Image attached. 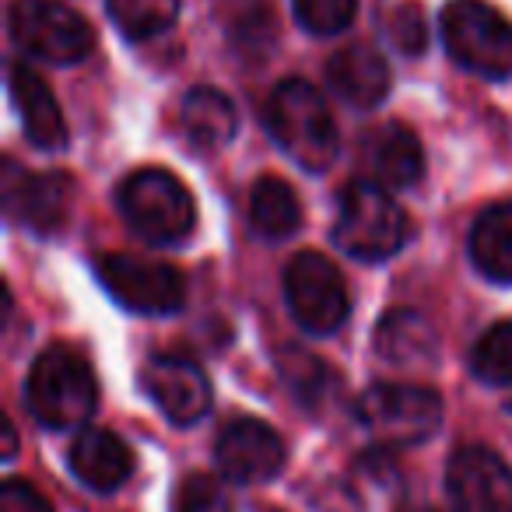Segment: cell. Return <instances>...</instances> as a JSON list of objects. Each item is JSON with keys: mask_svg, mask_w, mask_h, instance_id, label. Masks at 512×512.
I'll use <instances>...</instances> for the list:
<instances>
[{"mask_svg": "<svg viewBox=\"0 0 512 512\" xmlns=\"http://www.w3.org/2000/svg\"><path fill=\"white\" fill-rule=\"evenodd\" d=\"M407 235L411 218L376 179H355L341 190L334 239L348 256L362 264H383L404 249Z\"/></svg>", "mask_w": 512, "mask_h": 512, "instance_id": "1", "label": "cell"}, {"mask_svg": "<svg viewBox=\"0 0 512 512\" xmlns=\"http://www.w3.org/2000/svg\"><path fill=\"white\" fill-rule=\"evenodd\" d=\"M267 130L306 172H323L334 165L341 137L327 99L309 81L292 78L274 88L267 102Z\"/></svg>", "mask_w": 512, "mask_h": 512, "instance_id": "2", "label": "cell"}, {"mask_svg": "<svg viewBox=\"0 0 512 512\" xmlns=\"http://www.w3.org/2000/svg\"><path fill=\"white\" fill-rule=\"evenodd\" d=\"M25 400L39 425L67 432L81 428L95 414L99 386L81 355H74L71 348H46L29 369Z\"/></svg>", "mask_w": 512, "mask_h": 512, "instance_id": "3", "label": "cell"}, {"mask_svg": "<svg viewBox=\"0 0 512 512\" xmlns=\"http://www.w3.org/2000/svg\"><path fill=\"white\" fill-rule=\"evenodd\" d=\"M116 204H120L127 225L141 239L158 242V246L183 242L197 221V204L183 179L172 176L169 169H155V165L130 172L116 190Z\"/></svg>", "mask_w": 512, "mask_h": 512, "instance_id": "4", "label": "cell"}, {"mask_svg": "<svg viewBox=\"0 0 512 512\" xmlns=\"http://www.w3.org/2000/svg\"><path fill=\"white\" fill-rule=\"evenodd\" d=\"M442 43L456 64L481 78H512V22L488 0H449L442 11Z\"/></svg>", "mask_w": 512, "mask_h": 512, "instance_id": "5", "label": "cell"}, {"mask_svg": "<svg viewBox=\"0 0 512 512\" xmlns=\"http://www.w3.org/2000/svg\"><path fill=\"white\" fill-rule=\"evenodd\" d=\"M355 411L383 446H418L442 428V397L414 383L372 386L358 397Z\"/></svg>", "mask_w": 512, "mask_h": 512, "instance_id": "6", "label": "cell"}, {"mask_svg": "<svg viewBox=\"0 0 512 512\" xmlns=\"http://www.w3.org/2000/svg\"><path fill=\"white\" fill-rule=\"evenodd\" d=\"M8 22L15 43L46 64H78L95 50L92 25L60 0H15Z\"/></svg>", "mask_w": 512, "mask_h": 512, "instance_id": "7", "label": "cell"}, {"mask_svg": "<svg viewBox=\"0 0 512 512\" xmlns=\"http://www.w3.org/2000/svg\"><path fill=\"white\" fill-rule=\"evenodd\" d=\"M285 302L309 334H337L351 316L348 281L323 253H299L285 271Z\"/></svg>", "mask_w": 512, "mask_h": 512, "instance_id": "8", "label": "cell"}, {"mask_svg": "<svg viewBox=\"0 0 512 512\" xmlns=\"http://www.w3.org/2000/svg\"><path fill=\"white\" fill-rule=\"evenodd\" d=\"M95 274L120 306L144 316L179 313L186 302V278L172 264L144 260V256L113 253L95 260Z\"/></svg>", "mask_w": 512, "mask_h": 512, "instance_id": "9", "label": "cell"}, {"mask_svg": "<svg viewBox=\"0 0 512 512\" xmlns=\"http://www.w3.org/2000/svg\"><path fill=\"white\" fill-rule=\"evenodd\" d=\"M453 512H512V467L488 446H460L446 467Z\"/></svg>", "mask_w": 512, "mask_h": 512, "instance_id": "10", "label": "cell"}, {"mask_svg": "<svg viewBox=\"0 0 512 512\" xmlns=\"http://www.w3.org/2000/svg\"><path fill=\"white\" fill-rule=\"evenodd\" d=\"M214 460L228 481L264 484L285 467V442L267 421L235 418L221 428L218 442H214Z\"/></svg>", "mask_w": 512, "mask_h": 512, "instance_id": "11", "label": "cell"}, {"mask_svg": "<svg viewBox=\"0 0 512 512\" xmlns=\"http://www.w3.org/2000/svg\"><path fill=\"white\" fill-rule=\"evenodd\" d=\"M4 204L8 214L39 235H53L67 225L74 204V183L67 172H22L4 162Z\"/></svg>", "mask_w": 512, "mask_h": 512, "instance_id": "12", "label": "cell"}, {"mask_svg": "<svg viewBox=\"0 0 512 512\" xmlns=\"http://www.w3.org/2000/svg\"><path fill=\"white\" fill-rule=\"evenodd\" d=\"M144 393L172 425H197L211 411V379L200 365L179 355H155L144 362L141 372Z\"/></svg>", "mask_w": 512, "mask_h": 512, "instance_id": "13", "label": "cell"}, {"mask_svg": "<svg viewBox=\"0 0 512 512\" xmlns=\"http://www.w3.org/2000/svg\"><path fill=\"white\" fill-rule=\"evenodd\" d=\"M71 470L85 488L92 491H116L120 484L130 481L134 474V453L130 446L109 428H85L78 439L71 442Z\"/></svg>", "mask_w": 512, "mask_h": 512, "instance_id": "14", "label": "cell"}, {"mask_svg": "<svg viewBox=\"0 0 512 512\" xmlns=\"http://www.w3.org/2000/svg\"><path fill=\"white\" fill-rule=\"evenodd\" d=\"M11 99H15L18 113H22L25 134L36 148L60 151L67 144V123L60 113L57 99H53L50 85L32 71L29 64H11Z\"/></svg>", "mask_w": 512, "mask_h": 512, "instance_id": "15", "label": "cell"}, {"mask_svg": "<svg viewBox=\"0 0 512 512\" xmlns=\"http://www.w3.org/2000/svg\"><path fill=\"white\" fill-rule=\"evenodd\" d=\"M330 88L348 106L372 109L390 95V64L372 46H344L327 67Z\"/></svg>", "mask_w": 512, "mask_h": 512, "instance_id": "16", "label": "cell"}, {"mask_svg": "<svg viewBox=\"0 0 512 512\" xmlns=\"http://www.w3.org/2000/svg\"><path fill=\"white\" fill-rule=\"evenodd\" d=\"M365 155H369L372 179L386 190H407L425 176V151L404 123H386L372 130L365 141Z\"/></svg>", "mask_w": 512, "mask_h": 512, "instance_id": "17", "label": "cell"}, {"mask_svg": "<svg viewBox=\"0 0 512 512\" xmlns=\"http://www.w3.org/2000/svg\"><path fill=\"white\" fill-rule=\"evenodd\" d=\"M376 355L397 369H418V365L435 362L439 337H435L432 323L414 309H393L376 327Z\"/></svg>", "mask_w": 512, "mask_h": 512, "instance_id": "18", "label": "cell"}, {"mask_svg": "<svg viewBox=\"0 0 512 512\" xmlns=\"http://www.w3.org/2000/svg\"><path fill=\"white\" fill-rule=\"evenodd\" d=\"M470 260L495 285H512V200L491 204L470 228Z\"/></svg>", "mask_w": 512, "mask_h": 512, "instance_id": "19", "label": "cell"}, {"mask_svg": "<svg viewBox=\"0 0 512 512\" xmlns=\"http://www.w3.org/2000/svg\"><path fill=\"white\" fill-rule=\"evenodd\" d=\"M179 123H183V134L190 144L204 151H214L221 144H228L239 127V116L228 95H221L218 88H193L183 99L179 109Z\"/></svg>", "mask_w": 512, "mask_h": 512, "instance_id": "20", "label": "cell"}, {"mask_svg": "<svg viewBox=\"0 0 512 512\" xmlns=\"http://www.w3.org/2000/svg\"><path fill=\"white\" fill-rule=\"evenodd\" d=\"M249 225L264 239L278 242L302 228V204L299 193L278 176H264L249 193Z\"/></svg>", "mask_w": 512, "mask_h": 512, "instance_id": "21", "label": "cell"}, {"mask_svg": "<svg viewBox=\"0 0 512 512\" xmlns=\"http://www.w3.org/2000/svg\"><path fill=\"white\" fill-rule=\"evenodd\" d=\"M109 18L127 39H155L179 18V0H109Z\"/></svg>", "mask_w": 512, "mask_h": 512, "instance_id": "22", "label": "cell"}, {"mask_svg": "<svg viewBox=\"0 0 512 512\" xmlns=\"http://www.w3.org/2000/svg\"><path fill=\"white\" fill-rule=\"evenodd\" d=\"M470 369L488 386L512 383V320L495 323L477 337L474 351H470Z\"/></svg>", "mask_w": 512, "mask_h": 512, "instance_id": "23", "label": "cell"}, {"mask_svg": "<svg viewBox=\"0 0 512 512\" xmlns=\"http://www.w3.org/2000/svg\"><path fill=\"white\" fill-rule=\"evenodd\" d=\"M281 372H285L288 386L295 390V397L306 407H316L323 400V390H330V369L320 362V358L306 355V351H288L281 358Z\"/></svg>", "mask_w": 512, "mask_h": 512, "instance_id": "24", "label": "cell"}, {"mask_svg": "<svg viewBox=\"0 0 512 512\" xmlns=\"http://www.w3.org/2000/svg\"><path fill=\"white\" fill-rule=\"evenodd\" d=\"M295 18L313 36H337L355 22L358 0H292Z\"/></svg>", "mask_w": 512, "mask_h": 512, "instance_id": "25", "label": "cell"}, {"mask_svg": "<svg viewBox=\"0 0 512 512\" xmlns=\"http://www.w3.org/2000/svg\"><path fill=\"white\" fill-rule=\"evenodd\" d=\"M172 512H232V495L211 474H190L179 481Z\"/></svg>", "mask_w": 512, "mask_h": 512, "instance_id": "26", "label": "cell"}, {"mask_svg": "<svg viewBox=\"0 0 512 512\" xmlns=\"http://www.w3.org/2000/svg\"><path fill=\"white\" fill-rule=\"evenodd\" d=\"M390 39L400 53L407 57H418L428 46V25H425V11H421L418 0H404L400 8H393L390 15Z\"/></svg>", "mask_w": 512, "mask_h": 512, "instance_id": "27", "label": "cell"}, {"mask_svg": "<svg viewBox=\"0 0 512 512\" xmlns=\"http://www.w3.org/2000/svg\"><path fill=\"white\" fill-rule=\"evenodd\" d=\"M0 512H53V505L46 502V495H39L29 481L11 477L0 491Z\"/></svg>", "mask_w": 512, "mask_h": 512, "instance_id": "28", "label": "cell"}, {"mask_svg": "<svg viewBox=\"0 0 512 512\" xmlns=\"http://www.w3.org/2000/svg\"><path fill=\"white\" fill-rule=\"evenodd\" d=\"M4 439H8V446H4V456L11 460V456H15V425H11V421L4 425Z\"/></svg>", "mask_w": 512, "mask_h": 512, "instance_id": "29", "label": "cell"}, {"mask_svg": "<svg viewBox=\"0 0 512 512\" xmlns=\"http://www.w3.org/2000/svg\"><path fill=\"white\" fill-rule=\"evenodd\" d=\"M397 512H435L432 505H421V502H404Z\"/></svg>", "mask_w": 512, "mask_h": 512, "instance_id": "30", "label": "cell"}, {"mask_svg": "<svg viewBox=\"0 0 512 512\" xmlns=\"http://www.w3.org/2000/svg\"><path fill=\"white\" fill-rule=\"evenodd\" d=\"M264 512H274V509H264Z\"/></svg>", "mask_w": 512, "mask_h": 512, "instance_id": "31", "label": "cell"}]
</instances>
